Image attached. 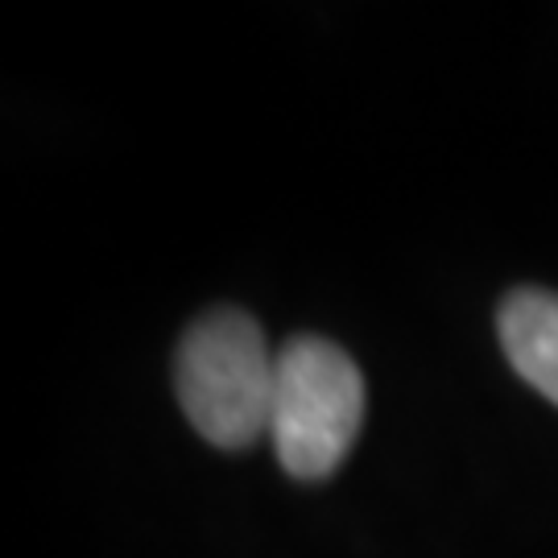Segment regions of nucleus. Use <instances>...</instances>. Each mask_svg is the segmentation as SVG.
<instances>
[{
	"mask_svg": "<svg viewBox=\"0 0 558 558\" xmlns=\"http://www.w3.org/2000/svg\"><path fill=\"white\" fill-rule=\"evenodd\" d=\"M278 352L253 315L236 306L207 311L186 327L174 352V393L182 414L211 447L240 451L269 435Z\"/></svg>",
	"mask_w": 558,
	"mask_h": 558,
	"instance_id": "f257e3e1",
	"label": "nucleus"
},
{
	"mask_svg": "<svg viewBox=\"0 0 558 558\" xmlns=\"http://www.w3.org/2000/svg\"><path fill=\"white\" fill-rule=\"evenodd\" d=\"M364 422V377L339 343L294 336L278 348L269 442L294 480H327Z\"/></svg>",
	"mask_w": 558,
	"mask_h": 558,
	"instance_id": "f03ea898",
	"label": "nucleus"
},
{
	"mask_svg": "<svg viewBox=\"0 0 558 558\" xmlns=\"http://www.w3.org/2000/svg\"><path fill=\"white\" fill-rule=\"evenodd\" d=\"M497 336L509 364L542 398L558 405V294L521 286L505 294L497 311Z\"/></svg>",
	"mask_w": 558,
	"mask_h": 558,
	"instance_id": "7ed1b4c3",
	"label": "nucleus"
}]
</instances>
